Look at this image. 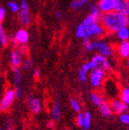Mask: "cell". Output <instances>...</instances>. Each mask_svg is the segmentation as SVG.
<instances>
[{"instance_id": "1", "label": "cell", "mask_w": 129, "mask_h": 130, "mask_svg": "<svg viewBox=\"0 0 129 130\" xmlns=\"http://www.w3.org/2000/svg\"><path fill=\"white\" fill-rule=\"evenodd\" d=\"M103 27L108 34H116L123 26L128 25V19L126 14H124L118 11L105 13L103 14L100 20Z\"/></svg>"}, {"instance_id": "2", "label": "cell", "mask_w": 129, "mask_h": 130, "mask_svg": "<svg viewBox=\"0 0 129 130\" xmlns=\"http://www.w3.org/2000/svg\"><path fill=\"white\" fill-rule=\"evenodd\" d=\"M80 24L86 32L87 38H101L107 32L100 21L94 18L90 14L86 16Z\"/></svg>"}, {"instance_id": "3", "label": "cell", "mask_w": 129, "mask_h": 130, "mask_svg": "<svg viewBox=\"0 0 129 130\" xmlns=\"http://www.w3.org/2000/svg\"><path fill=\"white\" fill-rule=\"evenodd\" d=\"M89 62L91 66V71L94 69H100L105 71H108L112 69V65L108 58L99 53L93 55Z\"/></svg>"}, {"instance_id": "4", "label": "cell", "mask_w": 129, "mask_h": 130, "mask_svg": "<svg viewBox=\"0 0 129 130\" xmlns=\"http://www.w3.org/2000/svg\"><path fill=\"white\" fill-rule=\"evenodd\" d=\"M98 52V53L102 54L104 56L112 57L115 53V48L109 43L105 40H98L94 42V52Z\"/></svg>"}, {"instance_id": "5", "label": "cell", "mask_w": 129, "mask_h": 130, "mask_svg": "<svg viewBox=\"0 0 129 130\" xmlns=\"http://www.w3.org/2000/svg\"><path fill=\"white\" fill-rule=\"evenodd\" d=\"M106 77V71L100 69H94L90 71L89 76V83L94 89H99L103 85Z\"/></svg>"}, {"instance_id": "6", "label": "cell", "mask_w": 129, "mask_h": 130, "mask_svg": "<svg viewBox=\"0 0 129 130\" xmlns=\"http://www.w3.org/2000/svg\"><path fill=\"white\" fill-rule=\"evenodd\" d=\"M18 18L21 24L24 26L29 25L32 20L30 9H29V5L25 0H22L20 3V10L18 12Z\"/></svg>"}, {"instance_id": "7", "label": "cell", "mask_w": 129, "mask_h": 130, "mask_svg": "<svg viewBox=\"0 0 129 130\" xmlns=\"http://www.w3.org/2000/svg\"><path fill=\"white\" fill-rule=\"evenodd\" d=\"M16 99L15 97V91L14 89H7L5 91L4 96H3L1 103H0V109L2 112H6L9 110L11 106L13 105L14 100Z\"/></svg>"}, {"instance_id": "8", "label": "cell", "mask_w": 129, "mask_h": 130, "mask_svg": "<svg viewBox=\"0 0 129 130\" xmlns=\"http://www.w3.org/2000/svg\"><path fill=\"white\" fill-rule=\"evenodd\" d=\"M23 53H21L20 49L15 47L10 52L9 54V63L12 68H20L23 62Z\"/></svg>"}, {"instance_id": "9", "label": "cell", "mask_w": 129, "mask_h": 130, "mask_svg": "<svg viewBox=\"0 0 129 130\" xmlns=\"http://www.w3.org/2000/svg\"><path fill=\"white\" fill-rule=\"evenodd\" d=\"M118 0H99L98 6L103 14L117 11Z\"/></svg>"}, {"instance_id": "10", "label": "cell", "mask_w": 129, "mask_h": 130, "mask_svg": "<svg viewBox=\"0 0 129 130\" xmlns=\"http://www.w3.org/2000/svg\"><path fill=\"white\" fill-rule=\"evenodd\" d=\"M110 105L112 110H113V113L117 114V115H121L125 112H127V110H128V105H126L121 99L111 100Z\"/></svg>"}, {"instance_id": "11", "label": "cell", "mask_w": 129, "mask_h": 130, "mask_svg": "<svg viewBox=\"0 0 129 130\" xmlns=\"http://www.w3.org/2000/svg\"><path fill=\"white\" fill-rule=\"evenodd\" d=\"M14 44L23 45V44H27L29 41V32L26 29L21 28L19 30L16 31L14 34Z\"/></svg>"}, {"instance_id": "12", "label": "cell", "mask_w": 129, "mask_h": 130, "mask_svg": "<svg viewBox=\"0 0 129 130\" xmlns=\"http://www.w3.org/2000/svg\"><path fill=\"white\" fill-rule=\"evenodd\" d=\"M26 101L28 104L29 109L33 114H39L42 111V104L38 98L29 96L26 98Z\"/></svg>"}, {"instance_id": "13", "label": "cell", "mask_w": 129, "mask_h": 130, "mask_svg": "<svg viewBox=\"0 0 129 130\" xmlns=\"http://www.w3.org/2000/svg\"><path fill=\"white\" fill-rule=\"evenodd\" d=\"M117 53L122 59H128L129 58V40L122 41L117 44Z\"/></svg>"}, {"instance_id": "14", "label": "cell", "mask_w": 129, "mask_h": 130, "mask_svg": "<svg viewBox=\"0 0 129 130\" xmlns=\"http://www.w3.org/2000/svg\"><path fill=\"white\" fill-rule=\"evenodd\" d=\"M51 115H52V118L54 120L55 122H59L61 118V104L59 100H55L53 102V108L51 110Z\"/></svg>"}, {"instance_id": "15", "label": "cell", "mask_w": 129, "mask_h": 130, "mask_svg": "<svg viewBox=\"0 0 129 130\" xmlns=\"http://www.w3.org/2000/svg\"><path fill=\"white\" fill-rule=\"evenodd\" d=\"M99 111H100L101 115H102L104 118H110L112 116V114H113V110H112V108H111V105H110V102H107L106 100L102 102L100 104V106L99 107Z\"/></svg>"}, {"instance_id": "16", "label": "cell", "mask_w": 129, "mask_h": 130, "mask_svg": "<svg viewBox=\"0 0 129 130\" xmlns=\"http://www.w3.org/2000/svg\"><path fill=\"white\" fill-rule=\"evenodd\" d=\"M129 25H125L120 28L118 31L116 32V36L117 39L120 42L122 41H127L129 40Z\"/></svg>"}, {"instance_id": "17", "label": "cell", "mask_w": 129, "mask_h": 130, "mask_svg": "<svg viewBox=\"0 0 129 130\" xmlns=\"http://www.w3.org/2000/svg\"><path fill=\"white\" fill-rule=\"evenodd\" d=\"M89 14L92 15L94 18H96L97 20L100 21L101 17L103 15V13L101 12V10L99 9L98 4H90L89 6Z\"/></svg>"}, {"instance_id": "18", "label": "cell", "mask_w": 129, "mask_h": 130, "mask_svg": "<svg viewBox=\"0 0 129 130\" xmlns=\"http://www.w3.org/2000/svg\"><path fill=\"white\" fill-rule=\"evenodd\" d=\"M13 74V84L14 86H20L23 79V75L20 68H12Z\"/></svg>"}, {"instance_id": "19", "label": "cell", "mask_w": 129, "mask_h": 130, "mask_svg": "<svg viewBox=\"0 0 129 130\" xmlns=\"http://www.w3.org/2000/svg\"><path fill=\"white\" fill-rule=\"evenodd\" d=\"M117 11L124 14H129V0H118Z\"/></svg>"}, {"instance_id": "20", "label": "cell", "mask_w": 129, "mask_h": 130, "mask_svg": "<svg viewBox=\"0 0 129 130\" xmlns=\"http://www.w3.org/2000/svg\"><path fill=\"white\" fill-rule=\"evenodd\" d=\"M89 100H90V101L92 102L96 107L99 108V106H100V104L104 101V98L102 97L101 94L98 93V92H91V93L89 94Z\"/></svg>"}, {"instance_id": "21", "label": "cell", "mask_w": 129, "mask_h": 130, "mask_svg": "<svg viewBox=\"0 0 129 130\" xmlns=\"http://www.w3.org/2000/svg\"><path fill=\"white\" fill-rule=\"evenodd\" d=\"M0 43L2 47L7 46L9 43V35H7L2 25L0 27Z\"/></svg>"}, {"instance_id": "22", "label": "cell", "mask_w": 129, "mask_h": 130, "mask_svg": "<svg viewBox=\"0 0 129 130\" xmlns=\"http://www.w3.org/2000/svg\"><path fill=\"white\" fill-rule=\"evenodd\" d=\"M88 2H86L85 0H72L70 4V7L72 10H79V9L82 8Z\"/></svg>"}, {"instance_id": "23", "label": "cell", "mask_w": 129, "mask_h": 130, "mask_svg": "<svg viewBox=\"0 0 129 130\" xmlns=\"http://www.w3.org/2000/svg\"><path fill=\"white\" fill-rule=\"evenodd\" d=\"M83 47L87 52H94V42L91 38L83 39Z\"/></svg>"}, {"instance_id": "24", "label": "cell", "mask_w": 129, "mask_h": 130, "mask_svg": "<svg viewBox=\"0 0 129 130\" xmlns=\"http://www.w3.org/2000/svg\"><path fill=\"white\" fill-rule=\"evenodd\" d=\"M120 99L129 106V86H125L120 91Z\"/></svg>"}, {"instance_id": "25", "label": "cell", "mask_w": 129, "mask_h": 130, "mask_svg": "<svg viewBox=\"0 0 129 130\" xmlns=\"http://www.w3.org/2000/svg\"><path fill=\"white\" fill-rule=\"evenodd\" d=\"M91 126V114L90 112L86 111L84 113V124L82 126V130H89Z\"/></svg>"}, {"instance_id": "26", "label": "cell", "mask_w": 129, "mask_h": 130, "mask_svg": "<svg viewBox=\"0 0 129 130\" xmlns=\"http://www.w3.org/2000/svg\"><path fill=\"white\" fill-rule=\"evenodd\" d=\"M75 35H76V36L78 37V38L81 39V40H83V39L87 38V35H86V32H85L84 28H83L82 24H79L78 26H77L76 28V31H75Z\"/></svg>"}, {"instance_id": "27", "label": "cell", "mask_w": 129, "mask_h": 130, "mask_svg": "<svg viewBox=\"0 0 129 130\" xmlns=\"http://www.w3.org/2000/svg\"><path fill=\"white\" fill-rule=\"evenodd\" d=\"M70 103H71V107L73 109V111H75L76 113H79L81 111V106L79 104V102L74 99V98H71L70 99Z\"/></svg>"}, {"instance_id": "28", "label": "cell", "mask_w": 129, "mask_h": 130, "mask_svg": "<svg viewBox=\"0 0 129 130\" xmlns=\"http://www.w3.org/2000/svg\"><path fill=\"white\" fill-rule=\"evenodd\" d=\"M7 7L11 12L14 13V14H18L19 10H20V5H18L16 2H14V1H9L7 3Z\"/></svg>"}, {"instance_id": "29", "label": "cell", "mask_w": 129, "mask_h": 130, "mask_svg": "<svg viewBox=\"0 0 129 130\" xmlns=\"http://www.w3.org/2000/svg\"><path fill=\"white\" fill-rule=\"evenodd\" d=\"M88 73L87 71H83V70H79V72H78V79L80 83H85L88 79Z\"/></svg>"}, {"instance_id": "30", "label": "cell", "mask_w": 129, "mask_h": 130, "mask_svg": "<svg viewBox=\"0 0 129 130\" xmlns=\"http://www.w3.org/2000/svg\"><path fill=\"white\" fill-rule=\"evenodd\" d=\"M75 122H76L77 126L82 128L83 124H84V113H77L76 118H75Z\"/></svg>"}, {"instance_id": "31", "label": "cell", "mask_w": 129, "mask_h": 130, "mask_svg": "<svg viewBox=\"0 0 129 130\" xmlns=\"http://www.w3.org/2000/svg\"><path fill=\"white\" fill-rule=\"evenodd\" d=\"M33 67V61L31 59H24L22 62V65H21V69L23 71H28L31 68Z\"/></svg>"}, {"instance_id": "32", "label": "cell", "mask_w": 129, "mask_h": 130, "mask_svg": "<svg viewBox=\"0 0 129 130\" xmlns=\"http://www.w3.org/2000/svg\"><path fill=\"white\" fill-rule=\"evenodd\" d=\"M119 121L121 122V124L129 126V113L125 112V113L119 115Z\"/></svg>"}, {"instance_id": "33", "label": "cell", "mask_w": 129, "mask_h": 130, "mask_svg": "<svg viewBox=\"0 0 129 130\" xmlns=\"http://www.w3.org/2000/svg\"><path fill=\"white\" fill-rule=\"evenodd\" d=\"M14 91H15V97L16 99H21L24 96V90L20 86H15L14 88Z\"/></svg>"}, {"instance_id": "34", "label": "cell", "mask_w": 129, "mask_h": 130, "mask_svg": "<svg viewBox=\"0 0 129 130\" xmlns=\"http://www.w3.org/2000/svg\"><path fill=\"white\" fill-rule=\"evenodd\" d=\"M6 9L5 7H3V6L0 7V21H1V23L6 18Z\"/></svg>"}, {"instance_id": "35", "label": "cell", "mask_w": 129, "mask_h": 130, "mask_svg": "<svg viewBox=\"0 0 129 130\" xmlns=\"http://www.w3.org/2000/svg\"><path fill=\"white\" fill-rule=\"evenodd\" d=\"M6 129L7 130L14 129V121H13L12 118H8L6 120Z\"/></svg>"}, {"instance_id": "36", "label": "cell", "mask_w": 129, "mask_h": 130, "mask_svg": "<svg viewBox=\"0 0 129 130\" xmlns=\"http://www.w3.org/2000/svg\"><path fill=\"white\" fill-rule=\"evenodd\" d=\"M19 49H20L21 53H23V55H26L27 53H28V47H27L26 44H23V45H19L18 47Z\"/></svg>"}, {"instance_id": "37", "label": "cell", "mask_w": 129, "mask_h": 130, "mask_svg": "<svg viewBox=\"0 0 129 130\" xmlns=\"http://www.w3.org/2000/svg\"><path fill=\"white\" fill-rule=\"evenodd\" d=\"M80 69L85 71H87V72H89V71H91V66H90V64H89V61H88V62H85L84 64L81 66Z\"/></svg>"}, {"instance_id": "38", "label": "cell", "mask_w": 129, "mask_h": 130, "mask_svg": "<svg viewBox=\"0 0 129 130\" xmlns=\"http://www.w3.org/2000/svg\"><path fill=\"white\" fill-rule=\"evenodd\" d=\"M40 75H41V73H40V71H39V69H34L33 70V77L34 78V79H38L39 78H40Z\"/></svg>"}, {"instance_id": "39", "label": "cell", "mask_w": 129, "mask_h": 130, "mask_svg": "<svg viewBox=\"0 0 129 130\" xmlns=\"http://www.w3.org/2000/svg\"><path fill=\"white\" fill-rule=\"evenodd\" d=\"M54 123H55V121L53 119L48 121V122H47V127L50 128V129H54V127H55Z\"/></svg>"}, {"instance_id": "40", "label": "cell", "mask_w": 129, "mask_h": 130, "mask_svg": "<svg viewBox=\"0 0 129 130\" xmlns=\"http://www.w3.org/2000/svg\"><path fill=\"white\" fill-rule=\"evenodd\" d=\"M55 15H56V17L58 19H61V18H62V13H61L60 10H57L56 12H55Z\"/></svg>"}, {"instance_id": "41", "label": "cell", "mask_w": 129, "mask_h": 130, "mask_svg": "<svg viewBox=\"0 0 129 130\" xmlns=\"http://www.w3.org/2000/svg\"><path fill=\"white\" fill-rule=\"evenodd\" d=\"M125 64H126V67L129 68V58L128 59H126V62H125Z\"/></svg>"}, {"instance_id": "42", "label": "cell", "mask_w": 129, "mask_h": 130, "mask_svg": "<svg viewBox=\"0 0 129 130\" xmlns=\"http://www.w3.org/2000/svg\"><path fill=\"white\" fill-rule=\"evenodd\" d=\"M127 19H128V25H129V14L127 15Z\"/></svg>"}, {"instance_id": "43", "label": "cell", "mask_w": 129, "mask_h": 130, "mask_svg": "<svg viewBox=\"0 0 129 130\" xmlns=\"http://www.w3.org/2000/svg\"><path fill=\"white\" fill-rule=\"evenodd\" d=\"M85 1H86V2H89V1H90V0H85Z\"/></svg>"}, {"instance_id": "44", "label": "cell", "mask_w": 129, "mask_h": 130, "mask_svg": "<svg viewBox=\"0 0 129 130\" xmlns=\"http://www.w3.org/2000/svg\"><path fill=\"white\" fill-rule=\"evenodd\" d=\"M125 130H129V126H128V127H127V129H125Z\"/></svg>"}, {"instance_id": "45", "label": "cell", "mask_w": 129, "mask_h": 130, "mask_svg": "<svg viewBox=\"0 0 129 130\" xmlns=\"http://www.w3.org/2000/svg\"><path fill=\"white\" fill-rule=\"evenodd\" d=\"M62 130H70V129H62Z\"/></svg>"}, {"instance_id": "46", "label": "cell", "mask_w": 129, "mask_h": 130, "mask_svg": "<svg viewBox=\"0 0 129 130\" xmlns=\"http://www.w3.org/2000/svg\"><path fill=\"white\" fill-rule=\"evenodd\" d=\"M0 130H4V129H3V128H1V129H0Z\"/></svg>"}]
</instances>
